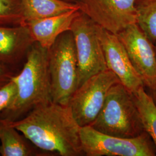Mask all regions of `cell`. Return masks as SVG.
I'll return each instance as SVG.
<instances>
[{
    "mask_svg": "<svg viewBox=\"0 0 156 156\" xmlns=\"http://www.w3.org/2000/svg\"><path fill=\"white\" fill-rule=\"evenodd\" d=\"M154 44V46H155V50H156V42Z\"/></svg>",
    "mask_w": 156,
    "mask_h": 156,
    "instance_id": "obj_22",
    "label": "cell"
},
{
    "mask_svg": "<svg viewBox=\"0 0 156 156\" xmlns=\"http://www.w3.org/2000/svg\"><path fill=\"white\" fill-rule=\"evenodd\" d=\"M119 83L121 82L117 76L106 69L91 76L78 87L68 105L80 127L94 122L104 106L109 90Z\"/></svg>",
    "mask_w": 156,
    "mask_h": 156,
    "instance_id": "obj_7",
    "label": "cell"
},
{
    "mask_svg": "<svg viewBox=\"0 0 156 156\" xmlns=\"http://www.w3.org/2000/svg\"><path fill=\"white\" fill-rule=\"evenodd\" d=\"M16 94V84L12 79L0 87V113L11 105Z\"/></svg>",
    "mask_w": 156,
    "mask_h": 156,
    "instance_id": "obj_18",
    "label": "cell"
},
{
    "mask_svg": "<svg viewBox=\"0 0 156 156\" xmlns=\"http://www.w3.org/2000/svg\"><path fill=\"white\" fill-rule=\"evenodd\" d=\"M90 126L98 132L133 138L145 131L134 94L121 83L109 90L104 106Z\"/></svg>",
    "mask_w": 156,
    "mask_h": 156,
    "instance_id": "obj_3",
    "label": "cell"
},
{
    "mask_svg": "<svg viewBox=\"0 0 156 156\" xmlns=\"http://www.w3.org/2000/svg\"><path fill=\"white\" fill-rule=\"evenodd\" d=\"M96 28L104 50L107 69L114 73L121 83L133 93L144 87L141 78L134 69L117 35L97 24Z\"/></svg>",
    "mask_w": 156,
    "mask_h": 156,
    "instance_id": "obj_10",
    "label": "cell"
},
{
    "mask_svg": "<svg viewBox=\"0 0 156 156\" xmlns=\"http://www.w3.org/2000/svg\"><path fill=\"white\" fill-rule=\"evenodd\" d=\"M67 2H73V3H76V0H64Z\"/></svg>",
    "mask_w": 156,
    "mask_h": 156,
    "instance_id": "obj_21",
    "label": "cell"
},
{
    "mask_svg": "<svg viewBox=\"0 0 156 156\" xmlns=\"http://www.w3.org/2000/svg\"><path fill=\"white\" fill-rule=\"evenodd\" d=\"M80 140L84 156H155L156 147L146 131L133 138L103 134L91 126L81 127Z\"/></svg>",
    "mask_w": 156,
    "mask_h": 156,
    "instance_id": "obj_5",
    "label": "cell"
},
{
    "mask_svg": "<svg viewBox=\"0 0 156 156\" xmlns=\"http://www.w3.org/2000/svg\"><path fill=\"white\" fill-rule=\"evenodd\" d=\"M71 31L78 58L79 87L91 76L108 69L96 24L81 12L73 22Z\"/></svg>",
    "mask_w": 156,
    "mask_h": 156,
    "instance_id": "obj_6",
    "label": "cell"
},
{
    "mask_svg": "<svg viewBox=\"0 0 156 156\" xmlns=\"http://www.w3.org/2000/svg\"><path fill=\"white\" fill-rule=\"evenodd\" d=\"M35 41L26 25L0 26V64H17L25 56Z\"/></svg>",
    "mask_w": 156,
    "mask_h": 156,
    "instance_id": "obj_11",
    "label": "cell"
},
{
    "mask_svg": "<svg viewBox=\"0 0 156 156\" xmlns=\"http://www.w3.org/2000/svg\"><path fill=\"white\" fill-rule=\"evenodd\" d=\"M26 57L22 71L11 78L16 84V95L1 113L2 119L8 121L19 120L34 107L51 101L48 49L35 42Z\"/></svg>",
    "mask_w": 156,
    "mask_h": 156,
    "instance_id": "obj_2",
    "label": "cell"
},
{
    "mask_svg": "<svg viewBox=\"0 0 156 156\" xmlns=\"http://www.w3.org/2000/svg\"><path fill=\"white\" fill-rule=\"evenodd\" d=\"M13 76L7 66L0 64V87L9 82Z\"/></svg>",
    "mask_w": 156,
    "mask_h": 156,
    "instance_id": "obj_19",
    "label": "cell"
},
{
    "mask_svg": "<svg viewBox=\"0 0 156 156\" xmlns=\"http://www.w3.org/2000/svg\"><path fill=\"white\" fill-rule=\"evenodd\" d=\"M8 121L0 119V156H32L38 154Z\"/></svg>",
    "mask_w": 156,
    "mask_h": 156,
    "instance_id": "obj_14",
    "label": "cell"
},
{
    "mask_svg": "<svg viewBox=\"0 0 156 156\" xmlns=\"http://www.w3.org/2000/svg\"><path fill=\"white\" fill-rule=\"evenodd\" d=\"M136 0H76L80 11L95 24L117 35L137 22Z\"/></svg>",
    "mask_w": 156,
    "mask_h": 156,
    "instance_id": "obj_9",
    "label": "cell"
},
{
    "mask_svg": "<svg viewBox=\"0 0 156 156\" xmlns=\"http://www.w3.org/2000/svg\"><path fill=\"white\" fill-rule=\"evenodd\" d=\"M149 93H148L153 99V100L154 101L155 105H156V88L154 90H149Z\"/></svg>",
    "mask_w": 156,
    "mask_h": 156,
    "instance_id": "obj_20",
    "label": "cell"
},
{
    "mask_svg": "<svg viewBox=\"0 0 156 156\" xmlns=\"http://www.w3.org/2000/svg\"><path fill=\"white\" fill-rule=\"evenodd\" d=\"M135 7L136 23L154 44L156 42V0H136Z\"/></svg>",
    "mask_w": 156,
    "mask_h": 156,
    "instance_id": "obj_16",
    "label": "cell"
},
{
    "mask_svg": "<svg viewBox=\"0 0 156 156\" xmlns=\"http://www.w3.org/2000/svg\"><path fill=\"white\" fill-rule=\"evenodd\" d=\"M24 24L54 16L75 9L78 3L64 0H21Z\"/></svg>",
    "mask_w": 156,
    "mask_h": 156,
    "instance_id": "obj_13",
    "label": "cell"
},
{
    "mask_svg": "<svg viewBox=\"0 0 156 156\" xmlns=\"http://www.w3.org/2000/svg\"><path fill=\"white\" fill-rule=\"evenodd\" d=\"M24 25L21 0H0V26Z\"/></svg>",
    "mask_w": 156,
    "mask_h": 156,
    "instance_id": "obj_17",
    "label": "cell"
},
{
    "mask_svg": "<svg viewBox=\"0 0 156 156\" xmlns=\"http://www.w3.org/2000/svg\"><path fill=\"white\" fill-rule=\"evenodd\" d=\"M133 94L144 130L150 135L156 147V105L144 87Z\"/></svg>",
    "mask_w": 156,
    "mask_h": 156,
    "instance_id": "obj_15",
    "label": "cell"
},
{
    "mask_svg": "<svg viewBox=\"0 0 156 156\" xmlns=\"http://www.w3.org/2000/svg\"><path fill=\"white\" fill-rule=\"evenodd\" d=\"M51 101L68 105L78 88V63L71 31L61 34L48 49Z\"/></svg>",
    "mask_w": 156,
    "mask_h": 156,
    "instance_id": "obj_4",
    "label": "cell"
},
{
    "mask_svg": "<svg viewBox=\"0 0 156 156\" xmlns=\"http://www.w3.org/2000/svg\"><path fill=\"white\" fill-rule=\"evenodd\" d=\"M81 13L75 9L64 13L49 17L26 24L35 42L49 49L62 33L71 31L73 22Z\"/></svg>",
    "mask_w": 156,
    "mask_h": 156,
    "instance_id": "obj_12",
    "label": "cell"
},
{
    "mask_svg": "<svg viewBox=\"0 0 156 156\" xmlns=\"http://www.w3.org/2000/svg\"><path fill=\"white\" fill-rule=\"evenodd\" d=\"M8 122L41 151L62 156H84L81 127L69 105L50 101L34 107L23 118Z\"/></svg>",
    "mask_w": 156,
    "mask_h": 156,
    "instance_id": "obj_1",
    "label": "cell"
},
{
    "mask_svg": "<svg viewBox=\"0 0 156 156\" xmlns=\"http://www.w3.org/2000/svg\"><path fill=\"white\" fill-rule=\"evenodd\" d=\"M145 88H156V53L154 43L134 23L117 34Z\"/></svg>",
    "mask_w": 156,
    "mask_h": 156,
    "instance_id": "obj_8",
    "label": "cell"
}]
</instances>
